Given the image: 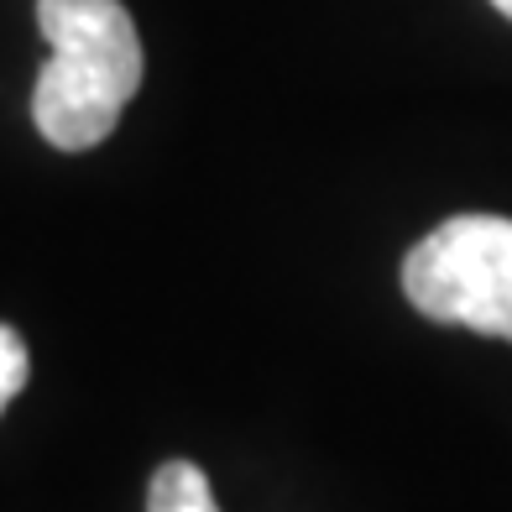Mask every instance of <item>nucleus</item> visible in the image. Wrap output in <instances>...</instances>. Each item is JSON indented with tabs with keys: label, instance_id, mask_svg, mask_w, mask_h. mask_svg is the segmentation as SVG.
<instances>
[{
	"label": "nucleus",
	"instance_id": "nucleus-2",
	"mask_svg": "<svg viewBox=\"0 0 512 512\" xmlns=\"http://www.w3.org/2000/svg\"><path fill=\"white\" fill-rule=\"evenodd\" d=\"M408 304L434 324L512 340V220L455 215L403 256Z\"/></svg>",
	"mask_w": 512,
	"mask_h": 512
},
{
	"label": "nucleus",
	"instance_id": "nucleus-4",
	"mask_svg": "<svg viewBox=\"0 0 512 512\" xmlns=\"http://www.w3.org/2000/svg\"><path fill=\"white\" fill-rule=\"evenodd\" d=\"M27 371H32L27 340H21L11 324H0V413H6V403L16 398L21 387H27Z\"/></svg>",
	"mask_w": 512,
	"mask_h": 512
},
{
	"label": "nucleus",
	"instance_id": "nucleus-3",
	"mask_svg": "<svg viewBox=\"0 0 512 512\" xmlns=\"http://www.w3.org/2000/svg\"><path fill=\"white\" fill-rule=\"evenodd\" d=\"M147 512H220L209 476L194 460H162L147 486Z\"/></svg>",
	"mask_w": 512,
	"mask_h": 512
},
{
	"label": "nucleus",
	"instance_id": "nucleus-5",
	"mask_svg": "<svg viewBox=\"0 0 512 512\" xmlns=\"http://www.w3.org/2000/svg\"><path fill=\"white\" fill-rule=\"evenodd\" d=\"M492 6H497V11H502V16L512 21V0H492Z\"/></svg>",
	"mask_w": 512,
	"mask_h": 512
},
{
	"label": "nucleus",
	"instance_id": "nucleus-1",
	"mask_svg": "<svg viewBox=\"0 0 512 512\" xmlns=\"http://www.w3.org/2000/svg\"><path fill=\"white\" fill-rule=\"evenodd\" d=\"M48 63L32 89V121L58 152H89L121 126L142 89V37L121 0H37Z\"/></svg>",
	"mask_w": 512,
	"mask_h": 512
}]
</instances>
